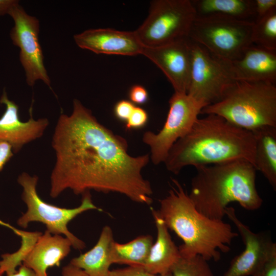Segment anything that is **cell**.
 <instances>
[{
  "mask_svg": "<svg viewBox=\"0 0 276 276\" xmlns=\"http://www.w3.org/2000/svg\"><path fill=\"white\" fill-rule=\"evenodd\" d=\"M52 146L56 162L51 197L66 189L76 195L93 190L118 193L142 204L152 202L151 184L142 173L149 154L130 155L126 140L101 124L79 100H74L70 115L59 116Z\"/></svg>",
  "mask_w": 276,
  "mask_h": 276,
  "instance_id": "cell-1",
  "label": "cell"
},
{
  "mask_svg": "<svg viewBox=\"0 0 276 276\" xmlns=\"http://www.w3.org/2000/svg\"><path fill=\"white\" fill-rule=\"evenodd\" d=\"M255 152L252 132L210 114L196 120L189 132L173 145L164 163L175 174L187 166L195 168L235 160H247L254 166Z\"/></svg>",
  "mask_w": 276,
  "mask_h": 276,
  "instance_id": "cell-2",
  "label": "cell"
},
{
  "mask_svg": "<svg viewBox=\"0 0 276 276\" xmlns=\"http://www.w3.org/2000/svg\"><path fill=\"white\" fill-rule=\"evenodd\" d=\"M172 181L174 186L159 200L157 212L168 228L182 240L178 247L181 257L199 255L208 261H218L221 252L230 250L233 240L239 234L223 220L212 219L199 212L179 182Z\"/></svg>",
  "mask_w": 276,
  "mask_h": 276,
  "instance_id": "cell-3",
  "label": "cell"
},
{
  "mask_svg": "<svg viewBox=\"0 0 276 276\" xmlns=\"http://www.w3.org/2000/svg\"><path fill=\"white\" fill-rule=\"evenodd\" d=\"M195 169L189 196L196 209L206 217L222 220L232 202L248 211L262 205L256 186V169L250 162L235 160Z\"/></svg>",
  "mask_w": 276,
  "mask_h": 276,
  "instance_id": "cell-4",
  "label": "cell"
},
{
  "mask_svg": "<svg viewBox=\"0 0 276 276\" xmlns=\"http://www.w3.org/2000/svg\"><path fill=\"white\" fill-rule=\"evenodd\" d=\"M201 113L219 116L251 132L276 127L275 85L235 81L220 100L203 108Z\"/></svg>",
  "mask_w": 276,
  "mask_h": 276,
  "instance_id": "cell-5",
  "label": "cell"
},
{
  "mask_svg": "<svg viewBox=\"0 0 276 276\" xmlns=\"http://www.w3.org/2000/svg\"><path fill=\"white\" fill-rule=\"evenodd\" d=\"M38 178L22 172L17 181L22 188V200L27 206V211L18 219L17 224L27 228L31 222H39L45 225L47 231L53 235H64L75 249L82 250L85 243L73 235L67 228V224L79 214L88 210L102 211L93 202L89 191L82 194L81 204L73 209L58 207L44 202L37 194L36 186Z\"/></svg>",
  "mask_w": 276,
  "mask_h": 276,
  "instance_id": "cell-6",
  "label": "cell"
},
{
  "mask_svg": "<svg viewBox=\"0 0 276 276\" xmlns=\"http://www.w3.org/2000/svg\"><path fill=\"white\" fill-rule=\"evenodd\" d=\"M254 21L211 15L196 16L189 39L219 58L234 60L239 58L252 44L251 33Z\"/></svg>",
  "mask_w": 276,
  "mask_h": 276,
  "instance_id": "cell-7",
  "label": "cell"
},
{
  "mask_svg": "<svg viewBox=\"0 0 276 276\" xmlns=\"http://www.w3.org/2000/svg\"><path fill=\"white\" fill-rule=\"evenodd\" d=\"M196 16L190 0H154L148 16L134 32L144 47L162 46L189 38Z\"/></svg>",
  "mask_w": 276,
  "mask_h": 276,
  "instance_id": "cell-8",
  "label": "cell"
},
{
  "mask_svg": "<svg viewBox=\"0 0 276 276\" xmlns=\"http://www.w3.org/2000/svg\"><path fill=\"white\" fill-rule=\"evenodd\" d=\"M169 104V111L161 130L156 133L146 131L142 137L150 148V159L154 165L164 163L172 147L189 132L203 108L188 94L182 93L174 92Z\"/></svg>",
  "mask_w": 276,
  "mask_h": 276,
  "instance_id": "cell-9",
  "label": "cell"
},
{
  "mask_svg": "<svg viewBox=\"0 0 276 276\" xmlns=\"http://www.w3.org/2000/svg\"><path fill=\"white\" fill-rule=\"evenodd\" d=\"M191 73L187 94L204 108L220 100L235 81L221 59L191 40Z\"/></svg>",
  "mask_w": 276,
  "mask_h": 276,
  "instance_id": "cell-10",
  "label": "cell"
},
{
  "mask_svg": "<svg viewBox=\"0 0 276 276\" xmlns=\"http://www.w3.org/2000/svg\"><path fill=\"white\" fill-rule=\"evenodd\" d=\"M8 14L14 21L10 36L14 45L20 49L19 60L24 68L26 82L33 86L42 80L51 87V81L43 62V55L39 41V21L26 12L19 4L15 5Z\"/></svg>",
  "mask_w": 276,
  "mask_h": 276,
  "instance_id": "cell-11",
  "label": "cell"
},
{
  "mask_svg": "<svg viewBox=\"0 0 276 276\" xmlns=\"http://www.w3.org/2000/svg\"><path fill=\"white\" fill-rule=\"evenodd\" d=\"M225 215L237 227L245 248L232 260L223 276H254L263 265L276 254V244L269 234L252 232L239 219L234 208L227 207Z\"/></svg>",
  "mask_w": 276,
  "mask_h": 276,
  "instance_id": "cell-12",
  "label": "cell"
},
{
  "mask_svg": "<svg viewBox=\"0 0 276 276\" xmlns=\"http://www.w3.org/2000/svg\"><path fill=\"white\" fill-rule=\"evenodd\" d=\"M142 55L162 70L172 84L174 92L187 93L191 66L189 38L156 47H144Z\"/></svg>",
  "mask_w": 276,
  "mask_h": 276,
  "instance_id": "cell-13",
  "label": "cell"
},
{
  "mask_svg": "<svg viewBox=\"0 0 276 276\" xmlns=\"http://www.w3.org/2000/svg\"><path fill=\"white\" fill-rule=\"evenodd\" d=\"M221 59L235 81L275 84L276 51L252 44L237 59Z\"/></svg>",
  "mask_w": 276,
  "mask_h": 276,
  "instance_id": "cell-14",
  "label": "cell"
},
{
  "mask_svg": "<svg viewBox=\"0 0 276 276\" xmlns=\"http://www.w3.org/2000/svg\"><path fill=\"white\" fill-rule=\"evenodd\" d=\"M74 39L79 48L98 54L135 56L142 54L144 47L134 31L89 29L75 35Z\"/></svg>",
  "mask_w": 276,
  "mask_h": 276,
  "instance_id": "cell-15",
  "label": "cell"
},
{
  "mask_svg": "<svg viewBox=\"0 0 276 276\" xmlns=\"http://www.w3.org/2000/svg\"><path fill=\"white\" fill-rule=\"evenodd\" d=\"M0 103L6 106L0 118V141L10 144L14 152H18L25 145L42 136L49 124L47 118L34 120L31 107L29 120L22 122L18 115V106L9 99L5 90L0 98Z\"/></svg>",
  "mask_w": 276,
  "mask_h": 276,
  "instance_id": "cell-16",
  "label": "cell"
},
{
  "mask_svg": "<svg viewBox=\"0 0 276 276\" xmlns=\"http://www.w3.org/2000/svg\"><path fill=\"white\" fill-rule=\"evenodd\" d=\"M72 243L60 235H53L47 230L38 239L22 264L33 270L37 276H48L47 269L59 267L70 253Z\"/></svg>",
  "mask_w": 276,
  "mask_h": 276,
  "instance_id": "cell-17",
  "label": "cell"
},
{
  "mask_svg": "<svg viewBox=\"0 0 276 276\" xmlns=\"http://www.w3.org/2000/svg\"><path fill=\"white\" fill-rule=\"evenodd\" d=\"M157 229V238L150 250L143 268L154 274L171 272L173 265L180 259L178 247L169 233L168 228L157 211L151 209Z\"/></svg>",
  "mask_w": 276,
  "mask_h": 276,
  "instance_id": "cell-18",
  "label": "cell"
},
{
  "mask_svg": "<svg viewBox=\"0 0 276 276\" xmlns=\"http://www.w3.org/2000/svg\"><path fill=\"white\" fill-rule=\"evenodd\" d=\"M114 242L111 228L105 226L95 245L72 259L70 264L84 270L88 276H108L112 264L111 250Z\"/></svg>",
  "mask_w": 276,
  "mask_h": 276,
  "instance_id": "cell-19",
  "label": "cell"
},
{
  "mask_svg": "<svg viewBox=\"0 0 276 276\" xmlns=\"http://www.w3.org/2000/svg\"><path fill=\"white\" fill-rule=\"evenodd\" d=\"M255 139L254 167L276 189V127L252 132Z\"/></svg>",
  "mask_w": 276,
  "mask_h": 276,
  "instance_id": "cell-20",
  "label": "cell"
},
{
  "mask_svg": "<svg viewBox=\"0 0 276 276\" xmlns=\"http://www.w3.org/2000/svg\"><path fill=\"white\" fill-rule=\"evenodd\" d=\"M197 16L221 15L250 20L255 17L254 0H193Z\"/></svg>",
  "mask_w": 276,
  "mask_h": 276,
  "instance_id": "cell-21",
  "label": "cell"
},
{
  "mask_svg": "<svg viewBox=\"0 0 276 276\" xmlns=\"http://www.w3.org/2000/svg\"><path fill=\"white\" fill-rule=\"evenodd\" d=\"M153 245L151 236H140L126 243L114 242L111 250L112 263L142 267Z\"/></svg>",
  "mask_w": 276,
  "mask_h": 276,
  "instance_id": "cell-22",
  "label": "cell"
},
{
  "mask_svg": "<svg viewBox=\"0 0 276 276\" xmlns=\"http://www.w3.org/2000/svg\"><path fill=\"white\" fill-rule=\"evenodd\" d=\"M251 41L254 44L276 51V9L254 21Z\"/></svg>",
  "mask_w": 276,
  "mask_h": 276,
  "instance_id": "cell-23",
  "label": "cell"
},
{
  "mask_svg": "<svg viewBox=\"0 0 276 276\" xmlns=\"http://www.w3.org/2000/svg\"><path fill=\"white\" fill-rule=\"evenodd\" d=\"M42 234V233L38 232H30L20 230V247L13 254L2 255V260L0 261V269L2 271L6 274L15 272L16 268L22 264L25 258Z\"/></svg>",
  "mask_w": 276,
  "mask_h": 276,
  "instance_id": "cell-24",
  "label": "cell"
},
{
  "mask_svg": "<svg viewBox=\"0 0 276 276\" xmlns=\"http://www.w3.org/2000/svg\"><path fill=\"white\" fill-rule=\"evenodd\" d=\"M172 276H214L208 261L199 255L180 259L173 265Z\"/></svg>",
  "mask_w": 276,
  "mask_h": 276,
  "instance_id": "cell-25",
  "label": "cell"
},
{
  "mask_svg": "<svg viewBox=\"0 0 276 276\" xmlns=\"http://www.w3.org/2000/svg\"><path fill=\"white\" fill-rule=\"evenodd\" d=\"M148 121L147 111L139 106H135L131 114L125 122L127 129H137L144 127Z\"/></svg>",
  "mask_w": 276,
  "mask_h": 276,
  "instance_id": "cell-26",
  "label": "cell"
},
{
  "mask_svg": "<svg viewBox=\"0 0 276 276\" xmlns=\"http://www.w3.org/2000/svg\"><path fill=\"white\" fill-rule=\"evenodd\" d=\"M108 276H172L171 272L166 274H154L146 271L142 267L128 266L110 270Z\"/></svg>",
  "mask_w": 276,
  "mask_h": 276,
  "instance_id": "cell-27",
  "label": "cell"
},
{
  "mask_svg": "<svg viewBox=\"0 0 276 276\" xmlns=\"http://www.w3.org/2000/svg\"><path fill=\"white\" fill-rule=\"evenodd\" d=\"M135 106L130 101L120 100L116 104L114 107V116L119 120L126 122Z\"/></svg>",
  "mask_w": 276,
  "mask_h": 276,
  "instance_id": "cell-28",
  "label": "cell"
},
{
  "mask_svg": "<svg viewBox=\"0 0 276 276\" xmlns=\"http://www.w3.org/2000/svg\"><path fill=\"white\" fill-rule=\"evenodd\" d=\"M254 3L255 20L261 18L276 9V0H254Z\"/></svg>",
  "mask_w": 276,
  "mask_h": 276,
  "instance_id": "cell-29",
  "label": "cell"
},
{
  "mask_svg": "<svg viewBox=\"0 0 276 276\" xmlns=\"http://www.w3.org/2000/svg\"><path fill=\"white\" fill-rule=\"evenodd\" d=\"M129 98L134 104L143 105L148 100V93L146 89L142 85H134L129 91Z\"/></svg>",
  "mask_w": 276,
  "mask_h": 276,
  "instance_id": "cell-30",
  "label": "cell"
},
{
  "mask_svg": "<svg viewBox=\"0 0 276 276\" xmlns=\"http://www.w3.org/2000/svg\"><path fill=\"white\" fill-rule=\"evenodd\" d=\"M254 276H276V254L270 258Z\"/></svg>",
  "mask_w": 276,
  "mask_h": 276,
  "instance_id": "cell-31",
  "label": "cell"
},
{
  "mask_svg": "<svg viewBox=\"0 0 276 276\" xmlns=\"http://www.w3.org/2000/svg\"><path fill=\"white\" fill-rule=\"evenodd\" d=\"M13 155L12 146L6 142L0 141V171Z\"/></svg>",
  "mask_w": 276,
  "mask_h": 276,
  "instance_id": "cell-32",
  "label": "cell"
},
{
  "mask_svg": "<svg viewBox=\"0 0 276 276\" xmlns=\"http://www.w3.org/2000/svg\"><path fill=\"white\" fill-rule=\"evenodd\" d=\"M62 275V276H88L84 270L70 263L63 267Z\"/></svg>",
  "mask_w": 276,
  "mask_h": 276,
  "instance_id": "cell-33",
  "label": "cell"
},
{
  "mask_svg": "<svg viewBox=\"0 0 276 276\" xmlns=\"http://www.w3.org/2000/svg\"><path fill=\"white\" fill-rule=\"evenodd\" d=\"M18 1L15 0H0V16L8 14Z\"/></svg>",
  "mask_w": 276,
  "mask_h": 276,
  "instance_id": "cell-34",
  "label": "cell"
},
{
  "mask_svg": "<svg viewBox=\"0 0 276 276\" xmlns=\"http://www.w3.org/2000/svg\"><path fill=\"white\" fill-rule=\"evenodd\" d=\"M6 276H37L35 272L31 269L21 264L18 271L6 274Z\"/></svg>",
  "mask_w": 276,
  "mask_h": 276,
  "instance_id": "cell-35",
  "label": "cell"
},
{
  "mask_svg": "<svg viewBox=\"0 0 276 276\" xmlns=\"http://www.w3.org/2000/svg\"><path fill=\"white\" fill-rule=\"evenodd\" d=\"M0 225H2V226H4L5 227H8L9 228L12 230L15 234H16V235L19 236V233H20V230L19 229H18L12 226L10 224H9L8 223H6L2 221L1 220H0Z\"/></svg>",
  "mask_w": 276,
  "mask_h": 276,
  "instance_id": "cell-36",
  "label": "cell"
},
{
  "mask_svg": "<svg viewBox=\"0 0 276 276\" xmlns=\"http://www.w3.org/2000/svg\"><path fill=\"white\" fill-rule=\"evenodd\" d=\"M4 273L2 271V270L0 269V276H3V274Z\"/></svg>",
  "mask_w": 276,
  "mask_h": 276,
  "instance_id": "cell-37",
  "label": "cell"
}]
</instances>
